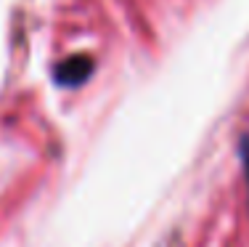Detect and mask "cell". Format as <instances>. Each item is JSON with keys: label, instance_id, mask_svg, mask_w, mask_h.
Instances as JSON below:
<instances>
[{"label": "cell", "instance_id": "6da1fadb", "mask_svg": "<svg viewBox=\"0 0 249 247\" xmlns=\"http://www.w3.org/2000/svg\"><path fill=\"white\" fill-rule=\"evenodd\" d=\"M93 58L90 56H69L67 61H61L56 67V75H53V80L58 82V85H64V88H77V85H82L88 77L93 75Z\"/></svg>", "mask_w": 249, "mask_h": 247}, {"label": "cell", "instance_id": "7a4b0ae2", "mask_svg": "<svg viewBox=\"0 0 249 247\" xmlns=\"http://www.w3.org/2000/svg\"><path fill=\"white\" fill-rule=\"evenodd\" d=\"M239 154H241V168H244V178H247V186H249V136H241Z\"/></svg>", "mask_w": 249, "mask_h": 247}]
</instances>
